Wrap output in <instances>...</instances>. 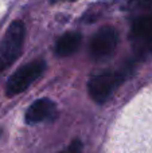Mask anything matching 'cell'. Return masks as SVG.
Wrapping results in <instances>:
<instances>
[{
    "instance_id": "30bf717a",
    "label": "cell",
    "mask_w": 152,
    "mask_h": 153,
    "mask_svg": "<svg viewBox=\"0 0 152 153\" xmlns=\"http://www.w3.org/2000/svg\"><path fill=\"white\" fill-rule=\"evenodd\" d=\"M145 1H148V3H152V0H145Z\"/></svg>"
},
{
    "instance_id": "7a4b0ae2",
    "label": "cell",
    "mask_w": 152,
    "mask_h": 153,
    "mask_svg": "<svg viewBox=\"0 0 152 153\" xmlns=\"http://www.w3.org/2000/svg\"><path fill=\"white\" fill-rule=\"evenodd\" d=\"M45 69H46V63L39 59V61L30 62L26 66L16 70L10 76V79L7 81V85H5L7 95L8 97H13V95H18L20 93H23L24 90H27V87L32 82H35L42 75Z\"/></svg>"
},
{
    "instance_id": "9c48e42d",
    "label": "cell",
    "mask_w": 152,
    "mask_h": 153,
    "mask_svg": "<svg viewBox=\"0 0 152 153\" xmlns=\"http://www.w3.org/2000/svg\"><path fill=\"white\" fill-rule=\"evenodd\" d=\"M53 3H59V1H73V0H51Z\"/></svg>"
},
{
    "instance_id": "6da1fadb",
    "label": "cell",
    "mask_w": 152,
    "mask_h": 153,
    "mask_svg": "<svg viewBox=\"0 0 152 153\" xmlns=\"http://www.w3.org/2000/svg\"><path fill=\"white\" fill-rule=\"evenodd\" d=\"M26 27L20 20H15L8 27L0 42V71L8 69L19 58L23 48Z\"/></svg>"
},
{
    "instance_id": "5b68a950",
    "label": "cell",
    "mask_w": 152,
    "mask_h": 153,
    "mask_svg": "<svg viewBox=\"0 0 152 153\" xmlns=\"http://www.w3.org/2000/svg\"><path fill=\"white\" fill-rule=\"evenodd\" d=\"M118 35L113 27H102L96 32L90 43V53L93 58L102 59L110 56L117 47Z\"/></svg>"
},
{
    "instance_id": "277c9868",
    "label": "cell",
    "mask_w": 152,
    "mask_h": 153,
    "mask_svg": "<svg viewBox=\"0 0 152 153\" xmlns=\"http://www.w3.org/2000/svg\"><path fill=\"white\" fill-rule=\"evenodd\" d=\"M120 83V75L112 71H104L90 78L88 83L89 94L97 103H104L113 94L117 85Z\"/></svg>"
},
{
    "instance_id": "ba28073f",
    "label": "cell",
    "mask_w": 152,
    "mask_h": 153,
    "mask_svg": "<svg viewBox=\"0 0 152 153\" xmlns=\"http://www.w3.org/2000/svg\"><path fill=\"white\" fill-rule=\"evenodd\" d=\"M62 153H82V144L80 140H74Z\"/></svg>"
},
{
    "instance_id": "8992f818",
    "label": "cell",
    "mask_w": 152,
    "mask_h": 153,
    "mask_svg": "<svg viewBox=\"0 0 152 153\" xmlns=\"http://www.w3.org/2000/svg\"><path fill=\"white\" fill-rule=\"evenodd\" d=\"M55 103L48 98H40L35 101L26 111V122L28 125H34L38 122L46 121L55 116Z\"/></svg>"
},
{
    "instance_id": "3957f363",
    "label": "cell",
    "mask_w": 152,
    "mask_h": 153,
    "mask_svg": "<svg viewBox=\"0 0 152 153\" xmlns=\"http://www.w3.org/2000/svg\"><path fill=\"white\" fill-rule=\"evenodd\" d=\"M129 39L137 56L145 58L152 54V18L144 16L137 19L131 30Z\"/></svg>"
},
{
    "instance_id": "52a82bcc",
    "label": "cell",
    "mask_w": 152,
    "mask_h": 153,
    "mask_svg": "<svg viewBox=\"0 0 152 153\" xmlns=\"http://www.w3.org/2000/svg\"><path fill=\"white\" fill-rule=\"evenodd\" d=\"M80 45H81V35L78 32H66L57 42L55 53L59 56H69L78 50Z\"/></svg>"
}]
</instances>
